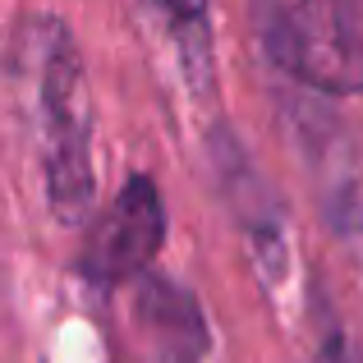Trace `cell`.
I'll return each instance as SVG.
<instances>
[{"instance_id":"obj_1","label":"cell","mask_w":363,"mask_h":363,"mask_svg":"<svg viewBox=\"0 0 363 363\" xmlns=\"http://www.w3.org/2000/svg\"><path fill=\"white\" fill-rule=\"evenodd\" d=\"M23 69L33 83L37 161L46 203L65 225L83 221L97 198L92 175V88L74 33L42 14L23 23Z\"/></svg>"},{"instance_id":"obj_2","label":"cell","mask_w":363,"mask_h":363,"mask_svg":"<svg viewBox=\"0 0 363 363\" xmlns=\"http://www.w3.org/2000/svg\"><path fill=\"white\" fill-rule=\"evenodd\" d=\"M272 60L313 92H363V0H294L262 28Z\"/></svg>"},{"instance_id":"obj_3","label":"cell","mask_w":363,"mask_h":363,"mask_svg":"<svg viewBox=\"0 0 363 363\" xmlns=\"http://www.w3.org/2000/svg\"><path fill=\"white\" fill-rule=\"evenodd\" d=\"M166 244V203L152 175H129L111 207L88 225L79 253V272L92 285H124L138 281L152 267L157 248Z\"/></svg>"},{"instance_id":"obj_4","label":"cell","mask_w":363,"mask_h":363,"mask_svg":"<svg viewBox=\"0 0 363 363\" xmlns=\"http://www.w3.org/2000/svg\"><path fill=\"white\" fill-rule=\"evenodd\" d=\"M133 327V359L138 363H203L207 359V318L198 308L194 290L166 281V276H143L129 303Z\"/></svg>"},{"instance_id":"obj_5","label":"cell","mask_w":363,"mask_h":363,"mask_svg":"<svg viewBox=\"0 0 363 363\" xmlns=\"http://www.w3.org/2000/svg\"><path fill=\"white\" fill-rule=\"evenodd\" d=\"M216 175H221L225 203L235 207V221L244 225L253 267L262 272L267 285H281L290 272V230H285V207L281 198L267 189L262 170L248 166V157L230 138L216 143Z\"/></svg>"},{"instance_id":"obj_6","label":"cell","mask_w":363,"mask_h":363,"mask_svg":"<svg viewBox=\"0 0 363 363\" xmlns=\"http://www.w3.org/2000/svg\"><path fill=\"white\" fill-rule=\"evenodd\" d=\"M161 33L170 37L179 55L184 83L198 97H212V74H216V42H212V0H143Z\"/></svg>"},{"instance_id":"obj_7","label":"cell","mask_w":363,"mask_h":363,"mask_svg":"<svg viewBox=\"0 0 363 363\" xmlns=\"http://www.w3.org/2000/svg\"><path fill=\"white\" fill-rule=\"evenodd\" d=\"M322 363H345V350H340L336 327H331V331H327V340H322Z\"/></svg>"}]
</instances>
